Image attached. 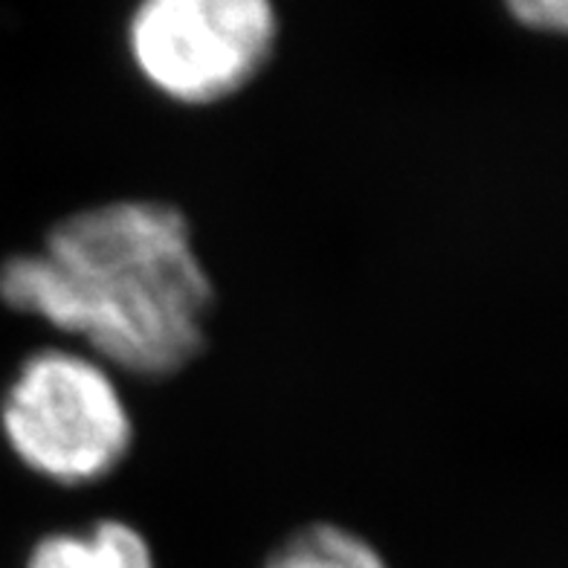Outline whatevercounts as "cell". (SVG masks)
Instances as JSON below:
<instances>
[{
    "label": "cell",
    "mask_w": 568,
    "mask_h": 568,
    "mask_svg": "<svg viewBox=\"0 0 568 568\" xmlns=\"http://www.w3.org/2000/svg\"><path fill=\"white\" fill-rule=\"evenodd\" d=\"M0 302L136 381H172L210 345L215 284L186 212L154 197L84 206L0 264Z\"/></svg>",
    "instance_id": "6da1fadb"
},
{
    "label": "cell",
    "mask_w": 568,
    "mask_h": 568,
    "mask_svg": "<svg viewBox=\"0 0 568 568\" xmlns=\"http://www.w3.org/2000/svg\"><path fill=\"white\" fill-rule=\"evenodd\" d=\"M0 435L36 479L102 485L131 458L134 415L105 363L82 348L27 354L0 395Z\"/></svg>",
    "instance_id": "7a4b0ae2"
},
{
    "label": "cell",
    "mask_w": 568,
    "mask_h": 568,
    "mask_svg": "<svg viewBox=\"0 0 568 568\" xmlns=\"http://www.w3.org/2000/svg\"><path fill=\"white\" fill-rule=\"evenodd\" d=\"M276 0H134L125 53L142 84L180 108H215L253 88L276 59Z\"/></svg>",
    "instance_id": "3957f363"
},
{
    "label": "cell",
    "mask_w": 568,
    "mask_h": 568,
    "mask_svg": "<svg viewBox=\"0 0 568 568\" xmlns=\"http://www.w3.org/2000/svg\"><path fill=\"white\" fill-rule=\"evenodd\" d=\"M23 568H158V557L140 528L105 516L38 537Z\"/></svg>",
    "instance_id": "277c9868"
},
{
    "label": "cell",
    "mask_w": 568,
    "mask_h": 568,
    "mask_svg": "<svg viewBox=\"0 0 568 568\" xmlns=\"http://www.w3.org/2000/svg\"><path fill=\"white\" fill-rule=\"evenodd\" d=\"M262 568H392L366 537L337 523L296 528L267 554Z\"/></svg>",
    "instance_id": "5b68a950"
},
{
    "label": "cell",
    "mask_w": 568,
    "mask_h": 568,
    "mask_svg": "<svg viewBox=\"0 0 568 568\" xmlns=\"http://www.w3.org/2000/svg\"><path fill=\"white\" fill-rule=\"evenodd\" d=\"M501 9L531 36L560 38L568 30V0H501Z\"/></svg>",
    "instance_id": "8992f818"
}]
</instances>
